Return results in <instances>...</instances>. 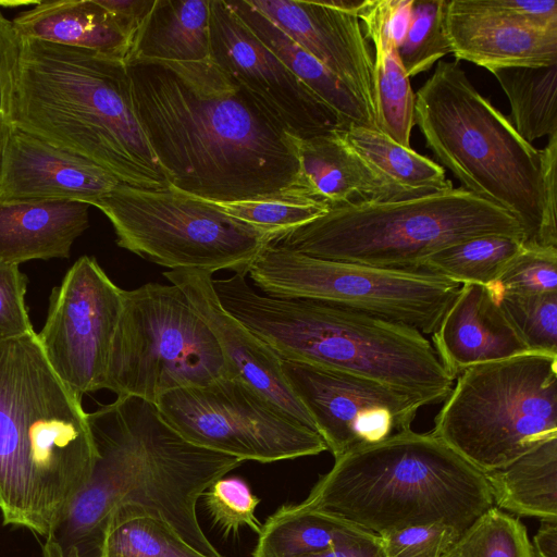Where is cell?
Listing matches in <instances>:
<instances>
[{
  "mask_svg": "<svg viewBox=\"0 0 557 557\" xmlns=\"http://www.w3.org/2000/svg\"><path fill=\"white\" fill-rule=\"evenodd\" d=\"M114 18L132 47L156 0H97ZM131 53V52H129ZM129 57V55H128Z\"/></svg>",
  "mask_w": 557,
  "mask_h": 557,
  "instance_id": "cell-44",
  "label": "cell"
},
{
  "mask_svg": "<svg viewBox=\"0 0 557 557\" xmlns=\"http://www.w3.org/2000/svg\"><path fill=\"white\" fill-rule=\"evenodd\" d=\"M121 182L99 165L13 128L0 161V203L92 206Z\"/></svg>",
  "mask_w": 557,
  "mask_h": 557,
  "instance_id": "cell-18",
  "label": "cell"
},
{
  "mask_svg": "<svg viewBox=\"0 0 557 557\" xmlns=\"http://www.w3.org/2000/svg\"><path fill=\"white\" fill-rule=\"evenodd\" d=\"M156 406L187 442L243 461L274 462L327 450L317 431L240 377L173 389Z\"/></svg>",
  "mask_w": 557,
  "mask_h": 557,
  "instance_id": "cell-13",
  "label": "cell"
},
{
  "mask_svg": "<svg viewBox=\"0 0 557 557\" xmlns=\"http://www.w3.org/2000/svg\"><path fill=\"white\" fill-rule=\"evenodd\" d=\"M447 0H413L406 33L397 46L398 57L410 78L429 71L451 53L445 27Z\"/></svg>",
  "mask_w": 557,
  "mask_h": 557,
  "instance_id": "cell-35",
  "label": "cell"
},
{
  "mask_svg": "<svg viewBox=\"0 0 557 557\" xmlns=\"http://www.w3.org/2000/svg\"><path fill=\"white\" fill-rule=\"evenodd\" d=\"M484 235L524 239L513 215L461 186L407 199L331 206L271 244L321 259L418 269L431 255Z\"/></svg>",
  "mask_w": 557,
  "mask_h": 557,
  "instance_id": "cell-8",
  "label": "cell"
},
{
  "mask_svg": "<svg viewBox=\"0 0 557 557\" xmlns=\"http://www.w3.org/2000/svg\"><path fill=\"white\" fill-rule=\"evenodd\" d=\"M461 532L444 522L408 525L379 534L385 557H443Z\"/></svg>",
  "mask_w": 557,
  "mask_h": 557,
  "instance_id": "cell-40",
  "label": "cell"
},
{
  "mask_svg": "<svg viewBox=\"0 0 557 557\" xmlns=\"http://www.w3.org/2000/svg\"><path fill=\"white\" fill-rule=\"evenodd\" d=\"M247 1L333 73L375 117L373 57L355 14L332 0Z\"/></svg>",
  "mask_w": 557,
  "mask_h": 557,
  "instance_id": "cell-17",
  "label": "cell"
},
{
  "mask_svg": "<svg viewBox=\"0 0 557 557\" xmlns=\"http://www.w3.org/2000/svg\"><path fill=\"white\" fill-rule=\"evenodd\" d=\"M211 59L298 138L341 129L337 115L231 9L210 3Z\"/></svg>",
  "mask_w": 557,
  "mask_h": 557,
  "instance_id": "cell-16",
  "label": "cell"
},
{
  "mask_svg": "<svg viewBox=\"0 0 557 557\" xmlns=\"http://www.w3.org/2000/svg\"><path fill=\"white\" fill-rule=\"evenodd\" d=\"M12 124L122 184L170 185L137 117L124 61L20 38Z\"/></svg>",
  "mask_w": 557,
  "mask_h": 557,
  "instance_id": "cell-4",
  "label": "cell"
},
{
  "mask_svg": "<svg viewBox=\"0 0 557 557\" xmlns=\"http://www.w3.org/2000/svg\"><path fill=\"white\" fill-rule=\"evenodd\" d=\"M206 200V199H205ZM225 214L276 233V236L306 224L329 210L322 201L286 195L242 201L207 200Z\"/></svg>",
  "mask_w": 557,
  "mask_h": 557,
  "instance_id": "cell-36",
  "label": "cell"
},
{
  "mask_svg": "<svg viewBox=\"0 0 557 557\" xmlns=\"http://www.w3.org/2000/svg\"><path fill=\"white\" fill-rule=\"evenodd\" d=\"M39 1H0V8L1 7H20V5H36Z\"/></svg>",
  "mask_w": 557,
  "mask_h": 557,
  "instance_id": "cell-48",
  "label": "cell"
},
{
  "mask_svg": "<svg viewBox=\"0 0 557 557\" xmlns=\"http://www.w3.org/2000/svg\"><path fill=\"white\" fill-rule=\"evenodd\" d=\"M88 205L73 201L0 203V261L69 258L89 226Z\"/></svg>",
  "mask_w": 557,
  "mask_h": 557,
  "instance_id": "cell-23",
  "label": "cell"
},
{
  "mask_svg": "<svg viewBox=\"0 0 557 557\" xmlns=\"http://www.w3.org/2000/svg\"><path fill=\"white\" fill-rule=\"evenodd\" d=\"M98 453L78 399L36 332L0 341V512L46 537L89 481Z\"/></svg>",
  "mask_w": 557,
  "mask_h": 557,
  "instance_id": "cell-3",
  "label": "cell"
},
{
  "mask_svg": "<svg viewBox=\"0 0 557 557\" xmlns=\"http://www.w3.org/2000/svg\"><path fill=\"white\" fill-rule=\"evenodd\" d=\"M297 150L299 172L295 195L329 207L409 198L373 170L344 140L338 129L297 138Z\"/></svg>",
  "mask_w": 557,
  "mask_h": 557,
  "instance_id": "cell-21",
  "label": "cell"
},
{
  "mask_svg": "<svg viewBox=\"0 0 557 557\" xmlns=\"http://www.w3.org/2000/svg\"><path fill=\"white\" fill-rule=\"evenodd\" d=\"M126 65L137 117L170 185L214 201L295 195L298 137L211 58Z\"/></svg>",
  "mask_w": 557,
  "mask_h": 557,
  "instance_id": "cell-1",
  "label": "cell"
},
{
  "mask_svg": "<svg viewBox=\"0 0 557 557\" xmlns=\"http://www.w3.org/2000/svg\"><path fill=\"white\" fill-rule=\"evenodd\" d=\"M205 504L214 524L225 536L237 535L243 527L260 533L262 524L255 512L260 499L237 476L221 478L203 493Z\"/></svg>",
  "mask_w": 557,
  "mask_h": 557,
  "instance_id": "cell-39",
  "label": "cell"
},
{
  "mask_svg": "<svg viewBox=\"0 0 557 557\" xmlns=\"http://www.w3.org/2000/svg\"><path fill=\"white\" fill-rule=\"evenodd\" d=\"M344 140L379 174L409 198L453 188L445 169L376 128L350 125Z\"/></svg>",
  "mask_w": 557,
  "mask_h": 557,
  "instance_id": "cell-30",
  "label": "cell"
},
{
  "mask_svg": "<svg viewBox=\"0 0 557 557\" xmlns=\"http://www.w3.org/2000/svg\"><path fill=\"white\" fill-rule=\"evenodd\" d=\"M397 0H364L358 13L364 36L374 44L373 96L376 127L397 144L410 147L414 126V94L398 57Z\"/></svg>",
  "mask_w": 557,
  "mask_h": 557,
  "instance_id": "cell-24",
  "label": "cell"
},
{
  "mask_svg": "<svg viewBox=\"0 0 557 557\" xmlns=\"http://www.w3.org/2000/svg\"><path fill=\"white\" fill-rule=\"evenodd\" d=\"M468 11L486 14L529 28L557 32L556 0H456Z\"/></svg>",
  "mask_w": 557,
  "mask_h": 557,
  "instance_id": "cell-41",
  "label": "cell"
},
{
  "mask_svg": "<svg viewBox=\"0 0 557 557\" xmlns=\"http://www.w3.org/2000/svg\"><path fill=\"white\" fill-rule=\"evenodd\" d=\"M445 27L451 53L490 72L557 63V32L529 28L460 8L447 0Z\"/></svg>",
  "mask_w": 557,
  "mask_h": 557,
  "instance_id": "cell-22",
  "label": "cell"
},
{
  "mask_svg": "<svg viewBox=\"0 0 557 557\" xmlns=\"http://www.w3.org/2000/svg\"><path fill=\"white\" fill-rule=\"evenodd\" d=\"M123 296L124 289L87 256L75 261L51 293L38 339L54 372L78 399L103 388Z\"/></svg>",
  "mask_w": 557,
  "mask_h": 557,
  "instance_id": "cell-14",
  "label": "cell"
},
{
  "mask_svg": "<svg viewBox=\"0 0 557 557\" xmlns=\"http://www.w3.org/2000/svg\"><path fill=\"white\" fill-rule=\"evenodd\" d=\"M366 533L346 520L300 503L284 505L262 524L252 557H301Z\"/></svg>",
  "mask_w": 557,
  "mask_h": 557,
  "instance_id": "cell-29",
  "label": "cell"
},
{
  "mask_svg": "<svg viewBox=\"0 0 557 557\" xmlns=\"http://www.w3.org/2000/svg\"><path fill=\"white\" fill-rule=\"evenodd\" d=\"M26 285L18 265L0 261V341L35 332L25 305Z\"/></svg>",
  "mask_w": 557,
  "mask_h": 557,
  "instance_id": "cell-42",
  "label": "cell"
},
{
  "mask_svg": "<svg viewBox=\"0 0 557 557\" xmlns=\"http://www.w3.org/2000/svg\"><path fill=\"white\" fill-rule=\"evenodd\" d=\"M543 157V188L545 213L548 225L557 231L556 223V168H557V133L548 137V143L542 150Z\"/></svg>",
  "mask_w": 557,
  "mask_h": 557,
  "instance_id": "cell-45",
  "label": "cell"
},
{
  "mask_svg": "<svg viewBox=\"0 0 557 557\" xmlns=\"http://www.w3.org/2000/svg\"><path fill=\"white\" fill-rule=\"evenodd\" d=\"M92 206L111 222L120 247L170 270H227L246 276L276 237L172 185L147 189L120 183Z\"/></svg>",
  "mask_w": 557,
  "mask_h": 557,
  "instance_id": "cell-11",
  "label": "cell"
},
{
  "mask_svg": "<svg viewBox=\"0 0 557 557\" xmlns=\"http://www.w3.org/2000/svg\"><path fill=\"white\" fill-rule=\"evenodd\" d=\"M20 38L94 51L126 63L131 45L97 0H46L13 20Z\"/></svg>",
  "mask_w": 557,
  "mask_h": 557,
  "instance_id": "cell-25",
  "label": "cell"
},
{
  "mask_svg": "<svg viewBox=\"0 0 557 557\" xmlns=\"http://www.w3.org/2000/svg\"><path fill=\"white\" fill-rule=\"evenodd\" d=\"M522 248V240L505 235H484L448 246L430 257L421 267L460 285L488 287Z\"/></svg>",
  "mask_w": 557,
  "mask_h": 557,
  "instance_id": "cell-33",
  "label": "cell"
},
{
  "mask_svg": "<svg viewBox=\"0 0 557 557\" xmlns=\"http://www.w3.org/2000/svg\"><path fill=\"white\" fill-rule=\"evenodd\" d=\"M100 557H207L193 548L160 517L138 506L111 516Z\"/></svg>",
  "mask_w": 557,
  "mask_h": 557,
  "instance_id": "cell-32",
  "label": "cell"
},
{
  "mask_svg": "<svg viewBox=\"0 0 557 557\" xmlns=\"http://www.w3.org/2000/svg\"><path fill=\"white\" fill-rule=\"evenodd\" d=\"M98 453L91 476L45 537L42 557H100L112 513L138 506L163 519L196 550L223 557L208 540L197 503L244 461L187 442L156 404L117 396L87 413Z\"/></svg>",
  "mask_w": 557,
  "mask_h": 557,
  "instance_id": "cell-2",
  "label": "cell"
},
{
  "mask_svg": "<svg viewBox=\"0 0 557 557\" xmlns=\"http://www.w3.org/2000/svg\"><path fill=\"white\" fill-rule=\"evenodd\" d=\"M247 275L267 296L339 305L431 334L460 284L418 269H384L310 257L269 243Z\"/></svg>",
  "mask_w": 557,
  "mask_h": 557,
  "instance_id": "cell-12",
  "label": "cell"
},
{
  "mask_svg": "<svg viewBox=\"0 0 557 557\" xmlns=\"http://www.w3.org/2000/svg\"><path fill=\"white\" fill-rule=\"evenodd\" d=\"M285 379L334 459L408 431L422 398L351 373L282 361Z\"/></svg>",
  "mask_w": 557,
  "mask_h": 557,
  "instance_id": "cell-15",
  "label": "cell"
},
{
  "mask_svg": "<svg viewBox=\"0 0 557 557\" xmlns=\"http://www.w3.org/2000/svg\"><path fill=\"white\" fill-rule=\"evenodd\" d=\"M414 124L463 188L519 221L524 245L557 248L545 213L542 150L474 88L457 61H438L414 94Z\"/></svg>",
  "mask_w": 557,
  "mask_h": 557,
  "instance_id": "cell-7",
  "label": "cell"
},
{
  "mask_svg": "<svg viewBox=\"0 0 557 557\" xmlns=\"http://www.w3.org/2000/svg\"><path fill=\"white\" fill-rule=\"evenodd\" d=\"M487 288L494 297L557 293V248L522 243L520 251Z\"/></svg>",
  "mask_w": 557,
  "mask_h": 557,
  "instance_id": "cell-38",
  "label": "cell"
},
{
  "mask_svg": "<svg viewBox=\"0 0 557 557\" xmlns=\"http://www.w3.org/2000/svg\"><path fill=\"white\" fill-rule=\"evenodd\" d=\"M18 55L20 38L12 21L0 8V161L14 128L12 113Z\"/></svg>",
  "mask_w": 557,
  "mask_h": 557,
  "instance_id": "cell-43",
  "label": "cell"
},
{
  "mask_svg": "<svg viewBox=\"0 0 557 557\" xmlns=\"http://www.w3.org/2000/svg\"><path fill=\"white\" fill-rule=\"evenodd\" d=\"M432 433L483 473L557 438V356L528 351L456 376Z\"/></svg>",
  "mask_w": 557,
  "mask_h": 557,
  "instance_id": "cell-9",
  "label": "cell"
},
{
  "mask_svg": "<svg viewBox=\"0 0 557 557\" xmlns=\"http://www.w3.org/2000/svg\"><path fill=\"white\" fill-rule=\"evenodd\" d=\"M210 3L211 0H156L126 63L210 59Z\"/></svg>",
  "mask_w": 557,
  "mask_h": 557,
  "instance_id": "cell-27",
  "label": "cell"
},
{
  "mask_svg": "<svg viewBox=\"0 0 557 557\" xmlns=\"http://www.w3.org/2000/svg\"><path fill=\"white\" fill-rule=\"evenodd\" d=\"M432 345L456 377L468 367L530 351L491 290L462 284L432 333Z\"/></svg>",
  "mask_w": 557,
  "mask_h": 557,
  "instance_id": "cell-20",
  "label": "cell"
},
{
  "mask_svg": "<svg viewBox=\"0 0 557 557\" xmlns=\"http://www.w3.org/2000/svg\"><path fill=\"white\" fill-rule=\"evenodd\" d=\"M236 377L213 334L174 284L124 290L103 388L156 404L166 392Z\"/></svg>",
  "mask_w": 557,
  "mask_h": 557,
  "instance_id": "cell-10",
  "label": "cell"
},
{
  "mask_svg": "<svg viewBox=\"0 0 557 557\" xmlns=\"http://www.w3.org/2000/svg\"><path fill=\"white\" fill-rule=\"evenodd\" d=\"M491 73L509 100L513 127L528 143L557 133V63Z\"/></svg>",
  "mask_w": 557,
  "mask_h": 557,
  "instance_id": "cell-31",
  "label": "cell"
},
{
  "mask_svg": "<svg viewBox=\"0 0 557 557\" xmlns=\"http://www.w3.org/2000/svg\"><path fill=\"white\" fill-rule=\"evenodd\" d=\"M300 504L377 535L431 522L462 533L494 506L485 473L411 429L336 458Z\"/></svg>",
  "mask_w": 557,
  "mask_h": 557,
  "instance_id": "cell-6",
  "label": "cell"
},
{
  "mask_svg": "<svg viewBox=\"0 0 557 557\" xmlns=\"http://www.w3.org/2000/svg\"><path fill=\"white\" fill-rule=\"evenodd\" d=\"M531 546L533 557H557V520H541Z\"/></svg>",
  "mask_w": 557,
  "mask_h": 557,
  "instance_id": "cell-47",
  "label": "cell"
},
{
  "mask_svg": "<svg viewBox=\"0 0 557 557\" xmlns=\"http://www.w3.org/2000/svg\"><path fill=\"white\" fill-rule=\"evenodd\" d=\"M212 284L222 306L282 361L379 381L428 405L451 392L456 377L412 327L331 302L261 295L240 274Z\"/></svg>",
  "mask_w": 557,
  "mask_h": 557,
  "instance_id": "cell-5",
  "label": "cell"
},
{
  "mask_svg": "<svg viewBox=\"0 0 557 557\" xmlns=\"http://www.w3.org/2000/svg\"><path fill=\"white\" fill-rule=\"evenodd\" d=\"M494 506L541 520H557V438L508 466L485 473Z\"/></svg>",
  "mask_w": 557,
  "mask_h": 557,
  "instance_id": "cell-28",
  "label": "cell"
},
{
  "mask_svg": "<svg viewBox=\"0 0 557 557\" xmlns=\"http://www.w3.org/2000/svg\"><path fill=\"white\" fill-rule=\"evenodd\" d=\"M443 557H533L525 527L496 506L479 516Z\"/></svg>",
  "mask_w": 557,
  "mask_h": 557,
  "instance_id": "cell-34",
  "label": "cell"
},
{
  "mask_svg": "<svg viewBox=\"0 0 557 557\" xmlns=\"http://www.w3.org/2000/svg\"><path fill=\"white\" fill-rule=\"evenodd\" d=\"M530 351L557 356V293L495 297Z\"/></svg>",
  "mask_w": 557,
  "mask_h": 557,
  "instance_id": "cell-37",
  "label": "cell"
},
{
  "mask_svg": "<svg viewBox=\"0 0 557 557\" xmlns=\"http://www.w3.org/2000/svg\"><path fill=\"white\" fill-rule=\"evenodd\" d=\"M163 275L184 293L207 324L234 375L317 431L285 379L282 360L222 306L213 288L212 273L180 269L165 271Z\"/></svg>",
  "mask_w": 557,
  "mask_h": 557,
  "instance_id": "cell-19",
  "label": "cell"
},
{
  "mask_svg": "<svg viewBox=\"0 0 557 557\" xmlns=\"http://www.w3.org/2000/svg\"><path fill=\"white\" fill-rule=\"evenodd\" d=\"M301 557H385L377 534L366 533L338 543L323 552Z\"/></svg>",
  "mask_w": 557,
  "mask_h": 557,
  "instance_id": "cell-46",
  "label": "cell"
},
{
  "mask_svg": "<svg viewBox=\"0 0 557 557\" xmlns=\"http://www.w3.org/2000/svg\"><path fill=\"white\" fill-rule=\"evenodd\" d=\"M227 2L253 35L337 115L341 129L350 125L377 129L375 117L367 106L314 57L247 0Z\"/></svg>",
  "mask_w": 557,
  "mask_h": 557,
  "instance_id": "cell-26",
  "label": "cell"
}]
</instances>
